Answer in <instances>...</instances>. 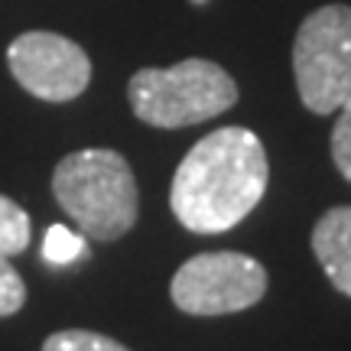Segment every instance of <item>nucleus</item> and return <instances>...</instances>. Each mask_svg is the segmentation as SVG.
Returning a JSON list of instances; mask_svg holds the SVG:
<instances>
[{
    "mask_svg": "<svg viewBox=\"0 0 351 351\" xmlns=\"http://www.w3.org/2000/svg\"><path fill=\"white\" fill-rule=\"evenodd\" d=\"M270 163L247 127H221L182 156L169 189L176 221L192 234H221L241 225L267 192Z\"/></svg>",
    "mask_w": 351,
    "mask_h": 351,
    "instance_id": "1",
    "label": "nucleus"
},
{
    "mask_svg": "<svg viewBox=\"0 0 351 351\" xmlns=\"http://www.w3.org/2000/svg\"><path fill=\"white\" fill-rule=\"evenodd\" d=\"M52 195L91 241H117L137 225L140 192L117 150H78L59 160Z\"/></svg>",
    "mask_w": 351,
    "mask_h": 351,
    "instance_id": "2",
    "label": "nucleus"
},
{
    "mask_svg": "<svg viewBox=\"0 0 351 351\" xmlns=\"http://www.w3.org/2000/svg\"><path fill=\"white\" fill-rule=\"evenodd\" d=\"M127 98L143 124L176 130L234 108L238 85L221 65L186 59L173 69H140L127 85Z\"/></svg>",
    "mask_w": 351,
    "mask_h": 351,
    "instance_id": "3",
    "label": "nucleus"
},
{
    "mask_svg": "<svg viewBox=\"0 0 351 351\" xmlns=\"http://www.w3.org/2000/svg\"><path fill=\"white\" fill-rule=\"evenodd\" d=\"M293 72L309 111H341L351 98V7L328 3L302 20L293 43Z\"/></svg>",
    "mask_w": 351,
    "mask_h": 351,
    "instance_id": "4",
    "label": "nucleus"
},
{
    "mask_svg": "<svg viewBox=\"0 0 351 351\" xmlns=\"http://www.w3.org/2000/svg\"><path fill=\"white\" fill-rule=\"evenodd\" d=\"M267 293V270L261 261L238 251L195 254L176 270L169 283L176 309L186 315H228L251 309Z\"/></svg>",
    "mask_w": 351,
    "mask_h": 351,
    "instance_id": "5",
    "label": "nucleus"
},
{
    "mask_svg": "<svg viewBox=\"0 0 351 351\" xmlns=\"http://www.w3.org/2000/svg\"><path fill=\"white\" fill-rule=\"evenodd\" d=\"M7 65L29 95L52 104L78 98L91 82V59L85 49L46 29H33L13 39L7 49Z\"/></svg>",
    "mask_w": 351,
    "mask_h": 351,
    "instance_id": "6",
    "label": "nucleus"
},
{
    "mask_svg": "<svg viewBox=\"0 0 351 351\" xmlns=\"http://www.w3.org/2000/svg\"><path fill=\"white\" fill-rule=\"evenodd\" d=\"M313 254L328 283L351 300V205H335L315 221Z\"/></svg>",
    "mask_w": 351,
    "mask_h": 351,
    "instance_id": "7",
    "label": "nucleus"
},
{
    "mask_svg": "<svg viewBox=\"0 0 351 351\" xmlns=\"http://www.w3.org/2000/svg\"><path fill=\"white\" fill-rule=\"evenodd\" d=\"M29 244V215L13 199L0 195V254H23Z\"/></svg>",
    "mask_w": 351,
    "mask_h": 351,
    "instance_id": "8",
    "label": "nucleus"
},
{
    "mask_svg": "<svg viewBox=\"0 0 351 351\" xmlns=\"http://www.w3.org/2000/svg\"><path fill=\"white\" fill-rule=\"evenodd\" d=\"M43 351H130V348L108 339V335H101V332L65 328V332H56V335L43 341Z\"/></svg>",
    "mask_w": 351,
    "mask_h": 351,
    "instance_id": "9",
    "label": "nucleus"
},
{
    "mask_svg": "<svg viewBox=\"0 0 351 351\" xmlns=\"http://www.w3.org/2000/svg\"><path fill=\"white\" fill-rule=\"evenodd\" d=\"M88 247L85 241L78 238L75 231H69L65 225H52L49 231H46V241H43V257L49 263H72L78 261V257H85Z\"/></svg>",
    "mask_w": 351,
    "mask_h": 351,
    "instance_id": "10",
    "label": "nucleus"
},
{
    "mask_svg": "<svg viewBox=\"0 0 351 351\" xmlns=\"http://www.w3.org/2000/svg\"><path fill=\"white\" fill-rule=\"evenodd\" d=\"M23 302H26L23 280H20V274L13 270V263L7 261V254H0V319L20 313Z\"/></svg>",
    "mask_w": 351,
    "mask_h": 351,
    "instance_id": "11",
    "label": "nucleus"
},
{
    "mask_svg": "<svg viewBox=\"0 0 351 351\" xmlns=\"http://www.w3.org/2000/svg\"><path fill=\"white\" fill-rule=\"evenodd\" d=\"M332 160L335 169L351 182V98L341 104V117L332 127Z\"/></svg>",
    "mask_w": 351,
    "mask_h": 351,
    "instance_id": "12",
    "label": "nucleus"
}]
</instances>
